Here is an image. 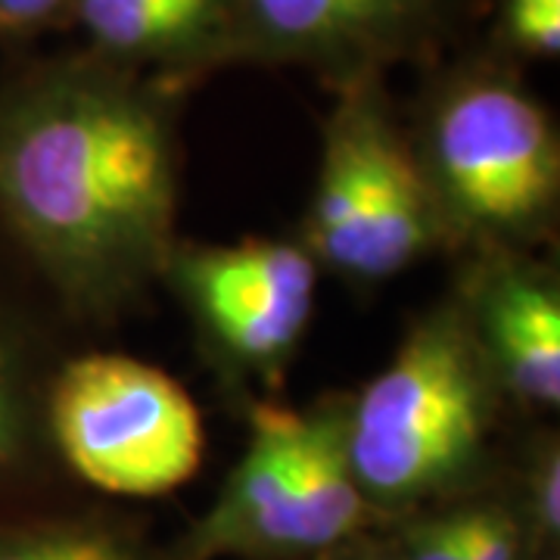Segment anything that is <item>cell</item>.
<instances>
[{
  "label": "cell",
  "instance_id": "cell-17",
  "mask_svg": "<svg viewBox=\"0 0 560 560\" xmlns=\"http://www.w3.org/2000/svg\"><path fill=\"white\" fill-rule=\"evenodd\" d=\"M22 448V405L16 393L13 371L7 364V355L0 349V464L20 455Z\"/></svg>",
  "mask_w": 560,
  "mask_h": 560
},
{
  "label": "cell",
  "instance_id": "cell-10",
  "mask_svg": "<svg viewBox=\"0 0 560 560\" xmlns=\"http://www.w3.org/2000/svg\"><path fill=\"white\" fill-rule=\"evenodd\" d=\"M88 54L175 84L237 60V0H75Z\"/></svg>",
  "mask_w": 560,
  "mask_h": 560
},
{
  "label": "cell",
  "instance_id": "cell-4",
  "mask_svg": "<svg viewBox=\"0 0 560 560\" xmlns=\"http://www.w3.org/2000/svg\"><path fill=\"white\" fill-rule=\"evenodd\" d=\"M445 234L508 243L548 221L560 194L555 121L521 81L460 69L442 81L418 150Z\"/></svg>",
  "mask_w": 560,
  "mask_h": 560
},
{
  "label": "cell",
  "instance_id": "cell-16",
  "mask_svg": "<svg viewBox=\"0 0 560 560\" xmlns=\"http://www.w3.org/2000/svg\"><path fill=\"white\" fill-rule=\"evenodd\" d=\"M75 0H0V35L28 38L72 20Z\"/></svg>",
  "mask_w": 560,
  "mask_h": 560
},
{
  "label": "cell",
  "instance_id": "cell-19",
  "mask_svg": "<svg viewBox=\"0 0 560 560\" xmlns=\"http://www.w3.org/2000/svg\"><path fill=\"white\" fill-rule=\"evenodd\" d=\"M526 560H558V551H541V555H529Z\"/></svg>",
  "mask_w": 560,
  "mask_h": 560
},
{
  "label": "cell",
  "instance_id": "cell-12",
  "mask_svg": "<svg viewBox=\"0 0 560 560\" xmlns=\"http://www.w3.org/2000/svg\"><path fill=\"white\" fill-rule=\"evenodd\" d=\"M529 541V555L558 551L560 541V452L558 440H541L523 470L521 499L511 501Z\"/></svg>",
  "mask_w": 560,
  "mask_h": 560
},
{
  "label": "cell",
  "instance_id": "cell-15",
  "mask_svg": "<svg viewBox=\"0 0 560 560\" xmlns=\"http://www.w3.org/2000/svg\"><path fill=\"white\" fill-rule=\"evenodd\" d=\"M399 523L401 526L389 539L399 548L401 560H464L455 514L448 504L401 517Z\"/></svg>",
  "mask_w": 560,
  "mask_h": 560
},
{
  "label": "cell",
  "instance_id": "cell-18",
  "mask_svg": "<svg viewBox=\"0 0 560 560\" xmlns=\"http://www.w3.org/2000/svg\"><path fill=\"white\" fill-rule=\"evenodd\" d=\"M320 560H401V555L393 539H381L371 533V536H361V539L342 545Z\"/></svg>",
  "mask_w": 560,
  "mask_h": 560
},
{
  "label": "cell",
  "instance_id": "cell-5",
  "mask_svg": "<svg viewBox=\"0 0 560 560\" xmlns=\"http://www.w3.org/2000/svg\"><path fill=\"white\" fill-rule=\"evenodd\" d=\"M445 241L418 150L401 138L377 75L340 84L324 125L302 246L318 268L359 283L401 275Z\"/></svg>",
  "mask_w": 560,
  "mask_h": 560
},
{
  "label": "cell",
  "instance_id": "cell-2",
  "mask_svg": "<svg viewBox=\"0 0 560 560\" xmlns=\"http://www.w3.org/2000/svg\"><path fill=\"white\" fill-rule=\"evenodd\" d=\"M499 383L458 300L405 334L399 352L342 408V440L361 495L401 521L480 480Z\"/></svg>",
  "mask_w": 560,
  "mask_h": 560
},
{
  "label": "cell",
  "instance_id": "cell-14",
  "mask_svg": "<svg viewBox=\"0 0 560 560\" xmlns=\"http://www.w3.org/2000/svg\"><path fill=\"white\" fill-rule=\"evenodd\" d=\"M499 38L517 57L555 60L560 54V0H501Z\"/></svg>",
  "mask_w": 560,
  "mask_h": 560
},
{
  "label": "cell",
  "instance_id": "cell-9",
  "mask_svg": "<svg viewBox=\"0 0 560 560\" xmlns=\"http://www.w3.org/2000/svg\"><path fill=\"white\" fill-rule=\"evenodd\" d=\"M460 312L504 393L536 408L560 405V290L529 261L492 253L460 293Z\"/></svg>",
  "mask_w": 560,
  "mask_h": 560
},
{
  "label": "cell",
  "instance_id": "cell-11",
  "mask_svg": "<svg viewBox=\"0 0 560 560\" xmlns=\"http://www.w3.org/2000/svg\"><path fill=\"white\" fill-rule=\"evenodd\" d=\"M0 560H172L138 529L106 517L7 523L0 526Z\"/></svg>",
  "mask_w": 560,
  "mask_h": 560
},
{
  "label": "cell",
  "instance_id": "cell-13",
  "mask_svg": "<svg viewBox=\"0 0 560 560\" xmlns=\"http://www.w3.org/2000/svg\"><path fill=\"white\" fill-rule=\"evenodd\" d=\"M464 560H526L529 541L511 501L482 499L452 504Z\"/></svg>",
  "mask_w": 560,
  "mask_h": 560
},
{
  "label": "cell",
  "instance_id": "cell-3",
  "mask_svg": "<svg viewBox=\"0 0 560 560\" xmlns=\"http://www.w3.org/2000/svg\"><path fill=\"white\" fill-rule=\"evenodd\" d=\"M342 408L259 401L243 458L172 560H320L383 526L349 467Z\"/></svg>",
  "mask_w": 560,
  "mask_h": 560
},
{
  "label": "cell",
  "instance_id": "cell-8",
  "mask_svg": "<svg viewBox=\"0 0 560 560\" xmlns=\"http://www.w3.org/2000/svg\"><path fill=\"white\" fill-rule=\"evenodd\" d=\"M448 0H237V60L300 62L337 84L420 47Z\"/></svg>",
  "mask_w": 560,
  "mask_h": 560
},
{
  "label": "cell",
  "instance_id": "cell-7",
  "mask_svg": "<svg viewBox=\"0 0 560 560\" xmlns=\"http://www.w3.org/2000/svg\"><path fill=\"white\" fill-rule=\"evenodd\" d=\"M318 261L300 241L175 246L162 275L224 364L278 374L308 330Z\"/></svg>",
  "mask_w": 560,
  "mask_h": 560
},
{
  "label": "cell",
  "instance_id": "cell-6",
  "mask_svg": "<svg viewBox=\"0 0 560 560\" xmlns=\"http://www.w3.org/2000/svg\"><path fill=\"white\" fill-rule=\"evenodd\" d=\"M47 420L62 460L109 495H168L194 480L206 452L190 393L128 355L69 361L50 389Z\"/></svg>",
  "mask_w": 560,
  "mask_h": 560
},
{
  "label": "cell",
  "instance_id": "cell-1",
  "mask_svg": "<svg viewBox=\"0 0 560 560\" xmlns=\"http://www.w3.org/2000/svg\"><path fill=\"white\" fill-rule=\"evenodd\" d=\"M168 91L94 54L40 62L0 91V209L84 315L119 312L175 249Z\"/></svg>",
  "mask_w": 560,
  "mask_h": 560
}]
</instances>
